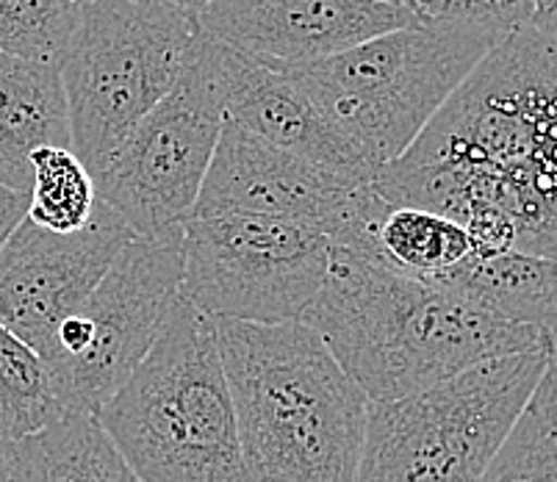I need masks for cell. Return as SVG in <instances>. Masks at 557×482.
<instances>
[{"label": "cell", "instance_id": "cell-1", "mask_svg": "<svg viewBox=\"0 0 557 482\" xmlns=\"http://www.w3.org/2000/svg\"><path fill=\"white\" fill-rule=\"evenodd\" d=\"M372 186L458 222L474 258L557 261V37L508 34Z\"/></svg>", "mask_w": 557, "mask_h": 482}, {"label": "cell", "instance_id": "cell-2", "mask_svg": "<svg viewBox=\"0 0 557 482\" xmlns=\"http://www.w3.org/2000/svg\"><path fill=\"white\" fill-rule=\"evenodd\" d=\"M302 324L369 403L410 397L483 360L549 349L541 333L499 322L438 281L344 247H331L325 286Z\"/></svg>", "mask_w": 557, "mask_h": 482}, {"label": "cell", "instance_id": "cell-3", "mask_svg": "<svg viewBox=\"0 0 557 482\" xmlns=\"http://www.w3.org/2000/svg\"><path fill=\"white\" fill-rule=\"evenodd\" d=\"M247 482H358L369 399L308 324L211 319Z\"/></svg>", "mask_w": 557, "mask_h": 482}, {"label": "cell", "instance_id": "cell-4", "mask_svg": "<svg viewBox=\"0 0 557 482\" xmlns=\"http://www.w3.org/2000/svg\"><path fill=\"white\" fill-rule=\"evenodd\" d=\"M95 419L141 482H247L214 322L184 294Z\"/></svg>", "mask_w": 557, "mask_h": 482}, {"label": "cell", "instance_id": "cell-5", "mask_svg": "<svg viewBox=\"0 0 557 482\" xmlns=\"http://www.w3.org/2000/svg\"><path fill=\"white\" fill-rule=\"evenodd\" d=\"M503 34L417 20L319 62L288 67L302 92L380 170L408 150Z\"/></svg>", "mask_w": 557, "mask_h": 482}, {"label": "cell", "instance_id": "cell-6", "mask_svg": "<svg viewBox=\"0 0 557 482\" xmlns=\"http://www.w3.org/2000/svg\"><path fill=\"white\" fill-rule=\"evenodd\" d=\"M549 358V349L491 358L428 391L372 403L358 482H480Z\"/></svg>", "mask_w": 557, "mask_h": 482}, {"label": "cell", "instance_id": "cell-7", "mask_svg": "<svg viewBox=\"0 0 557 482\" xmlns=\"http://www.w3.org/2000/svg\"><path fill=\"white\" fill-rule=\"evenodd\" d=\"M197 34L195 14L166 0L86 3L59 75L73 153L92 177L175 86Z\"/></svg>", "mask_w": 557, "mask_h": 482}, {"label": "cell", "instance_id": "cell-8", "mask_svg": "<svg viewBox=\"0 0 557 482\" xmlns=\"http://www.w3.org/2000/svg\"><path fill=\"white\" fill-rule=\"evenodd\" d=\"M184 281V236L134 238L39 353L64 413L98 416L153 349Z\"/></svg>", "mask_w": 557, "mask_h": 482}, {"label": "cell", "instance_id": "cell-9", "mask_svg": "<svg viewBox=\"0 0 557 482\" xmlns=\"http://www.w3.org/2000/svg\"><path fill=\"white\" fill-rule=\"evenodd\" d=\"M225 125L209 39L197 34L178 81L95 175L98 202L136 238L184 236Z\"/></svg>", "mask_w": 557, "mask_h": 482}, {"label": "cell", "instance_id": "cell-10", "mask_svg": "<svg viewBox=\"0 0 557 482\" xmlns=\"http://www.w3.org/2000/svg\"><path fill=\"white\" fill-rule=\"evenodd\" d=\"M317 227L263 217H191L184 225L181 294L209 319L302 322L331 267Z\"/></svg>", "mask_w": 557, "mask_h": 482}, {"label": "cell", "instance_id": "cell-11", "mask_svg": "<svg viewBox=\"0 0 557 482\" xmlns=\"http://www.w3.org/2000/svg\"><path fill=\"white\" fill-rule=\"evenodd\" d=\"M388 202L369 181L277 150L225 120L191 217L242 214L317 227L333 247L374 256V227Z\"/></svg>", "mask_w": 557, "mask_h": 482}, {"label": "cell", "instance_id": "cell-12", "mask_svg": "<svg viewBox=\"0 0 557 482\" xmlns=\"http://www.w3.org/2000/svg\"><path fill=\"white\" fill-rule=\"evenodd\" d=\"M134 238L103 202L75 233L45 231L25 217L0 250V324L39 355Z\"/></svg>", "mask_w": 557, "mask_h": 482}, {"label": "cell", "instance_id": "cell-13", "mask_svg": "<svg viewBox=\"0 0 557 482\" xmlns=\"http://www.w3.org/2000/svg\"><path fill=\"white\" fill-rule=\"evenodd\" d=\"M417 20L410 9L377 0H209L197 12V28L267 67L288 70Z\"/></svg>", "mask_w": 557, "mask_h": 482}, {"label": "cell", "instance_id": "cell-14", "mask_svg": "<svg viewBox=\"0 0 557 482\" xmlns=\"http://www.w3.org/2000/svg\"><path fill=\"white\" fill-rule=\"evenodd\" d=\"M206 39L225 120L297 159L372 184L377 170L347 136L338 134L292 75L267 67L216 39Z\"/></svg>", "mask_w": 557, "mask_h": 482}, {"label": "cell", "instance_id": "cell-15", "mask_svg": "<svg viewBox=\"0 0 557 482\" xmlns=\"http://www.w3.org/2000/svg\"><path fill=\"white\" fill-rule=\"evenodd\" d=\"M42 147L73 150L59 64L0 53V184L28 195Z\"/></svg>", "mask_w": 557, "mask_h": 482}, {"label": "cell", "instance_id": "cell-16", "mask_svg": "<svg viewBox=\"0 0 557 482\" xmlns=\"http://www.w3.org/2000/svg\"><path fill=\"white\" fill-rule=\"evenodd\" d=\"M499 322L530 327L557 358V261L527 252L469 258L447 275L430 277Z\"/></svg>", "mask_w": 557, "mask_h": 482}, {"label": "cell", "instance_id": "cell-17", "mask_svg": "<svg viewBox=\"0 0 557 482\" xmlns=\"http://www.w3.org/2000/svg\"><path fill=\"white\" fill-rule=\"evenodd\" d=\"M12 482H141L95 416L64 413L14 441Z\"/></svg>", "mask_w": 557, "mask_h": 482}, {"label": "cell", "instance_id": "cell-18", "mask_svg": "<svg viewBox=\"0 0 557 482\" xmlns=\"http://www.w3.org/2000/svg\"><path fill=\"white\" fill-rule=\"evenodd\" d=\"M374 256L408 275L438 277L469 261L474 250L458 222L422 208L388 206L374 227Z\"/></svg>", "mask_w": 557, "mask_h": 482}, {"label": "cell", "instance_id": "cell-19", "mask_svg": "<svg viewBox=\"0 0 557 482\" xmlns=\"http://www.w3.org/2000/svg\"><path fill=\"white\" fill-rule=\"evenodd\" d=\"M480 482H557V358Z\"/></svg>", "mask_w": 557, "mask_h": 482}, {"label": "cell", "instance_id": "cell-20", "mask_svg": "<svg viewBox=\"0 0 557 482\" xmlns=\"http://www.w3.org/2000/svg\"><path fill=\"white\" fill-rule=\"evenodd\" d=\"M64 416L42 358L0 324V433L20 441Z\"/></svg>", "mask_w": 557, "mask_h": 482}, {"label": "cell", "instance_id": "cell-21", "mask_svg": "<svg viewBox=\"0 0 557 482\" xmlns=\"http://www.w3.org/2000/svg\"><path fill=\"white\" fill-rule=\"evenodd\" d=\"M98 208L92 172L70 147H42L32 153L28 220L53 233H75L89 225Z\"/></svg>", "mask_w": 557, "mask_h": 482}, {"label": "cell", "instance_id": "cell-22", "mask_svg": "<svg viewBox=\"0 0 557 482\" xmlns=\"http://www.w3.org/2000/svg\"><path fill=\"white\" fill-rule=\"evenodd\" d=\"M86 3L89 0H0V53L59 64Z\"/></svg>", "mask_w": 557, "mask_h": 482}, {"label": "cell", "instance_id": "cell-23", "mask_svg": "<svg viewBox=\"0 0 557 482\" xmlns=\"http://www.w3.org/2000/svg\"><path fill=\"white\" fill-rule=\"evenodd\" d=\"M419 20L433 23H472L508 34L530 28L533 3L530 0H410Z\"/></svg>", "mask_w": 557, "mask_h": 482}, {"label": "cell", "instance_id": "cell-24", "mask_svg": "<svg viewBox=\"0 0 557 482\" xmlns=\"http://www.w3.org/2000/svg\"><path fill=\"white\" fill-rule=\"evenodd\" d=\"M25 217H28V195L0 184V250Z\"/></svg>", "mask_w": 557, "mask_h": 482}, {"label": "cell", "instance_id": "cell-25", "mask_svg": "<svg viewBox=\"0 0 557 482\" xmlns=\"http://www.w3.org/2000/svg\"><path fill=\"white\" fill-rule=\"evenodd\" d=\"M533 14H530V28L546 37H557V0H530Z\"/></svg>", "mask_w": 557, "mask_h": 482}, {"label": "cell", "instance_id": "cell-26", "mask_svg": "<svg viewBox=\"0 0 557 482\" xmlns=\"http://www.w3.org/2000/svg\"><path fill=\"white\" fill-rule=\"evenodd\" d=\"M12 460H14V441L0 433V482H12Z\"/></svg>", "mask_w": 557, "mask_h": 482}, {"label": "cell", "instance_id": "cell-27", "mask_svg": "<svg viewBox=\"0 0 557 482\" xmlns=\"http://www.w3.org/2000/svg\"><path fill=\"white\" fill-rule=\"evenodd\" d=\"M166 3H172V7L184 9V12L195 14V17H197V12H200V9L206 7V3H209V0H166Z\"/></svg>", "mask_w": 557, "mask_h": 482}, {"label": "cell", "instance_id": "cell-28", "mask_svg": "<svg viewBox=\"0 0 557 482\" xmlns=\"http://www.w3.org/2000/svg\"><path fill=\"white\" fill-rule=\"evenodd\" d=\"M377 3H392V7H403V9H410V12H413V3H410V0H377Z\"/></svg>", "mask_w": 557, "mask_h": 482}]
</instances>
